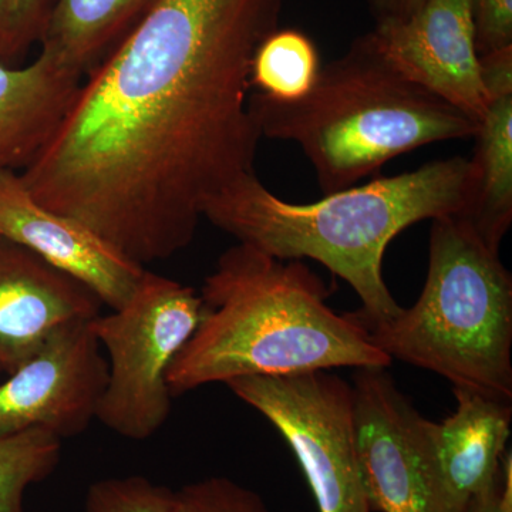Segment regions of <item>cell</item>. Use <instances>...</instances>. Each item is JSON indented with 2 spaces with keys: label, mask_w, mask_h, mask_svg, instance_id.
Here are the masks:
<instances>
[{
  "label": "cell",
  "mask_w": 512,
  "mask_h": 512,
  "mask_svg": "<svg viewBox=\"0 0 512 512\" xmlns=\"http://www.w3.org/2000/svg\"><path fill=\"white\" fill-rule=\"evenodd\" d=\"M284 3L160 0L20 174L30 195L138 265L187 248L207 201L255 173L252 60Z\"/></svg>",
  "instance_id": "cell-1"
},
{
  "label": "cell",
  "mask_w": 512,
  "mask_h": 512,
  "mask_svg": "<svg viewBox=\"0 0 512 512\" xmlns=\"http://www.w3.org/2000/svg\"><path fill=\"white\" fill-rule=\"evenodd\" d=\"M328 296L305 262L238 242L205 279L200 323L168 370L171 394L237 377L392 365L365 326L352 312L333 311Z\"/></svg>",
  "instance_id": "cell-2"
},
{
  "label": "cell",
  "mask_w": 512,
  "mask_h": 512,
  "mask_svg": "<svg viewBox=\"0 0 512 512\" xmlns=\"http://www.w3.org/2000/svg\"><path fill=\"white\" fill-rule=\"evenodd\" d=\"M471 185L470 158L451 157L296 204L276 197L251 173L208 200L202 218L275 258L326 266L362 301L352 312L356 319L384 322L402 311L383 278L387 245L417 222L463 215Z\"/></svg>",
  "instance_id": "cell-3"
},
{
  "label": "cell",
  "mask_w": 512,
  "mask_h": 512,
  "mask_svg": "<svg viewBox=\"0 0 512 512\" xmlns=\"http://www.w3.org/2000/svg\"><path fill=\"white\" fill-rule=\"evenodd\" d=\"M249 109L262 137L301 148L325 194L353 187L409 151L474 138L478 128L463 111L397 72L369 33L320 67L302 99L255 92Z\"/></svg>",
  "instance_id": "cell-4"
},
{
  "label": "cell",
  "mask_w": 512,
  "mask_h": 512,
  "mask_svg": "<svg viewBox=\"0 0 512 512\" xmlns=\"http://www.w3.org/2000/svg\"><path fill=\"white\" fill-rule=\"evenodd\" d=\"M360 323L390 359L512 400L511 274L460 215L433 220L429 271L412 308Z\"/></svg>",
  "instance_id": "cell-5"
},
{
  "label": "cell",
  "mask_w": 512,
  "mask_h": 512,
  "mask_svg": "<svg viewBox=\"0 0 512 512\" xmlns=\"http://www.w3.org/2000/svg\"><path fill=\"white\" fill-rule=\"evenodd\" d=\"M202 299L191 286L144 272L126 305L92 320L109 353V380L97 420L131 440H147L171 412L167 375L200 323Z\"/></svg>",
  "instance_id": "cell-6"
},
{
  "label": "cell",
  "mask_w": 512,
  "mask_h": 512,
  "mask_svg": "<svg viewBox=\"0 0 512 512\" xmlns=\"http://www.w3.org/2000/svg\"><path fill=\"white\" fill-rule=\"evenodd\" d=\"M225 384L284 437L319 512H372L357 460L352 384L329 370L237 377Z\"/></svg>",
  "instance_id": "cell-7"
},
{
  "label": "cell",
  "mask_w": 512,
  "mask_h": 512,
  "mask_svg": "<svg viewBox=\"0 0 512 512\" xmlns=\"http://www.w3.org/2000/svg\"><path fill=\"white\" fill-rule=\"evenodd\" d=\"M386 369H356L352 384L356 453L370 511L461 512L434 457L429 420Z\"/></svg>",
  "instance_id": "cell-8"
},
{
  "label": "cell",
  "mask_w": 512,
  "mask_h": 512,
  "mask_svg": "<svg viewBox=\"0 0 512 512\" xmlns=\"http://www.w3.org/2000/svg\"><path fill=\"white\" fill-rule=\"evenodd\" d=\"M107 380L92 320L64 326L0 383V437L30 429L79 436L97 419Z\"/></svg>",
  "instance_id": "cell-9"
},
{
  "label": "cell",
  "mask_w": 512,
  "mask_h": 512,
  "mask_svg": "<svg viewBox=\"0 0 512 512\" xmlns=\"http://www.w3.org/2000/svg\"><path fill=\"white\" fill-rule=\"evenodd\" d=\"M369 35L410 82L477 123L483 117L488 96L468 0H427L410 18L377 22Z\"/></svg>",
  "instance_id": "cell-10"
},
{
  "label": "cell",
  "mask_w": 512,
  "mask_h": 512,
  "mask_svg": "<svg viewBox=\"0 0 512 512\" xmlns=\"http://www.w3.org/2000/svg\"><path fill=\"white\" fill-rule=\"evenodd\" d=\"M0 238L73 276L111 311L126 305L146 272L82 222L39 204L16 171H0Z\"/></svg>",
  "instance_id": "cell-11"
},
{
  "label": "cell",
  "mask_w": 512,
  "mask_h": 512,
  "mask_svg": "<svg viewBox=\"0 0 512 512\" xmlns=\"http://www.w3.org/2000/svg\"><path fill=\"white\" fill-rule=\"evenodd\" d=\"M103 303L73 276L0 238V375H10L53 335L100 315Z\"/></svg>",
  "instance_id": "cell-12"
},
{
  "label": "cell",
  "mask_w": 512,
  "mask_h": 512,
  "mask_svg": "<svg viewBox=\"0 0 512 512\" xmlns=\"http://www.w3.org/2000/svg\"><path fill=\"white\" fill-rule=\"evenodd\" d=\"M456 412L429 420L434 457L451 500L461 512L497 480L511 436L512 400L453 387Z\"/></svg>",
  "instance_id": "cell-13"
},
{
  "label": "cell",
  "mask_w": 512,
  "mask_h": 512,
  "mask_svg": "<svg viewBox=\"0 0 512 512\" xmlns=\"http://www.w3.org/2000/svg\"><path fill=\"white\" fill-rule=\"evenodd\" d=\"M487 109L478 121L470 201L461 218L498 252L512 222V47L480 56Z\"/></svg>",
  "instance_id": "cell-14"
},
{
  "label": "cell",
  "mask_w": 512,
  "mask_h": 512,
  "mask_svg": "<svg viewBox=\"0 0 512 512\" xmlns=\"http://www.w3.org/2000/svg\"><path fill=\"white\" fill-rule=\"evenodd\" d=\"M83 74L42 49L25 67L0 63V171L26 168L55 137Z\"/></svg>",
  "instance_id": "cell-15"
},
{
  "label": "cell",
  "mask_w": 512,
  "mask_h": 512,
  "mask_svg": "<svg viewBox=\"0 0 512 512\" xmlns=\"http://www.w3.org/2000/svg\"><path fill=\"white\" fill-rule=\"evenodd\" d=\"M160 0H52L42 49L89 74Z\"/></svg>",
  "instance_id": "cell-16"
},
{
  "label": "cell",
  "mask_w": 512,
  "mask_h": 512,
  "mask_svg": "<svg viewBox=\"0 0 512 512\" xmlns=\"http://www.w3.org/2000/svg\"><path fill=\"white\" fill-rule=\"evenodd\" d=\"M320 70L315 43L296 29H276L256 50L251 87L271 99H302L316 82Z\"/></svg>",
  "instance_id": "cell-17"
},
{
  "label": "cell",
  "mask_w": 512,
  "mask_h": 512,
  "mask_svg": "<svg viewBox=\"0 0 512 512\" xmlns=\"http://www.w3.org/2000/svg\"><path fill=\"white\" fill-rule=\"evenodd\" d=\"M62 458V439L43 429L0 437V512H26L30 485L46 480Z\"/></svg>",
  "instance_id": "cell-18"
},
{
  "label": "cell",
  "mask_w": 512,
  "mask_h": 512,
  "mask_svg": "<svg viewBox=\"0 0 512 512\" xmlns=\"http://www.w3.org/2000/svg\"><path fill=\"white\" fill-rule=\"evenodd\" d=\"M174 495L143 476L104 478L90 485L84 512H174Z\"/></svg>",
  "instance_id": "cell-19"
},
{
  "label": "cell",
  "mask_w": 512,
  "mask_h": 512,
  "mask_svg": "<svg viewBox=\"0 0 512 512\" xmlns=\"http://www.w3.org/2000/svg\"><path fill=\"white\" fill-rule=\"evenodd\" d=\"M174 512H271L264 498L227 477H208L175 491Z\"/></svg>",
  "instance_id": "cell-20"
},
{
  "label": "cell",
  "mask_w": 512,
  "mask_h": 512,
  "mask_svg": "<svg viewBox=\"0 0 512 512\" xmlns=\"http://www.w3.org/2000/svg\"><path fill=\"white\" fill-rule=\"evenodd\" d=\"M52 0H3L0 63H8L40 40Z\"/></svg>",
  "instance_id": "cell-21"
},
{
  "label": "cell",
  "mask_w": 512,
  "mask_h": 512,
  "mask_svg": "<svg viewBox=\"0 0 512 512\" xmlns=\"http://www.w3.org/2000/svg\"><path fill=\"white\" fill-rule=\"evenodd\" d=\"M478 55L512 47V0H468Z\"/></svg>",
  "instance_id": "cell-22"
},
{
  "label": "cell",
  "mask_w": 512,
  "mask_h": 512,
  "mask_svg": "<svg viewBox=\"0 0 512 512\" xmlns=\"http://www.w3.org/2000/svg\"><path fill=\"white\" fill-rule=\"evenodd\" d=\"M467 512H512V457L505 453L500 476L495 483L474 500Z\"/></svg>",
  "instance_id": "cell-23"
},
{
  "label": "cell",
  "mask_w": 512,
  "mask_h": 512,
  "mask_svg": "<svg viewBox=\"0 0 512 512\" xmlns=\"http://www.w3.org/2000/svg\"><path fill=\"white\" fill-rule=\"evenodd\" d=\"M427 0H367L377 22L410 18Z\"/></svg>",
  "instance_id": "cell-24"
},
{
  "label": "cell",
  "mask_w": 512,
  "mask_h": 512,
  "mask_svg": "<svg viewBox=\"0 0 512 512\" xmlns=\"http://www.w3.org/2000/svg\"><path fill=\"white\" fill-rule=\"evenodd\" d=\"M3 0H0V16H2Z\"/></svg>",
  "instance_id": "cell-25"
}]
</instances>
